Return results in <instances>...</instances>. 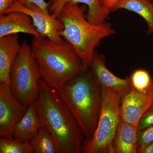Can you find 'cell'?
I'll use <instances>...</instances> for the list:
<instances>
[{
  "instance_id": "cell-1",
  "label": "cell",
  "mask_w": 153,
  "mask_h": 153,
  "mask_svg": "<svg viewBox=\"0 0 153 153\" xmlns=\"http://www.w3.org/2000/svg\"><path fill=\"white\" fill-rule=\"evenodd\" d=\"M35 102L41 123L54 139L59 153H82L85 136L57 90L40 79Z\"/></svg>"
},
{
  "instance_id": "cell-2",
  "label": "cell",
  "mask_w": 153,
  "mask_h": 153,
  "mask_svg": "<svg viewBox=\"0 0 153 153\" xmlns=\"http://www.w3.org/2000/svg\"><path fill=\"white\" fill-rule=\"evenodd\" d=\"M57 90L79 124L85 141L90 139L101 111L102 87L90 68L77 74Z\"/></svg>"
},
{
  "instance_id": "cell-3",
  "label": "cell",
  "mask_w": 153,
  "mask_h": 153,
  "mask_svg": "<svg viewBox=\"0 0 153 153\" xmlns=\"http://www.w3.org/2000/svg\"><path fill=\"white\" fill-rule=\"evenodd\" d=\"M31 47L42 80L56 90L87 69L66 41L57 44L47 38H34Z\"/></svg>"
},
{
  "instance_id": "cell-4",
  "label": "cell",
  "mask_w": 153,
  "mask_h": 153,
  "mask_svg": "<svg viewBox=\"0 0 153 153\" xmlns=\"http://www.w3.org/2000/svg\"><path fill=\"white\" fill-rule=\"evenodd\" d=\"M57 18L63 25L60 36L71 45L86 68H89L100 41L115 33L108 24L88 22L78 4H66Z\"/></svg>"
},
{
  "instance_id": "cell-5",
  "label": "cell",
  "mask_w": 153,
  "mask_h": 153,
  "mask_svg": "<svg viewBox=\"0 0 153 153\" xmlns=\"http://www.w3.org/2000/svg\"><path fill=\"white\" fill-rule=\"evenodd\" d=\"M121 98L116 91L102 87V102L97 126L90 139L85 141L84 153H115L114 143L121 121Z\"/></svg>"
},
{
  "instance_id": "cell-6",
  "label": "cell",
  "mask_w": 153,
  "mask_h": 153,
  "mask_svg": "<svg viewBox=\"0 0 153 153\" xmlns=\"http://www.w3.org/2000/svg\"><path fill=\"white\" fill-rule=\"evenodd\" d=\"M41 78L32 47L24 41L10 73V86L13 95L27 107L37 98Z\"/></svg>"
},
{
  "instance_id": "cell-7",
  "label": "cell",
  "mask_w": 153,
  "mask_h": 153,
  "mask_svg": "<svg viewBox=\"0 0 153 153\" xmlns=\"http://www.w3.org/2000/svg\"><path fill=\"white\" fill-rule=\"evenodd\" d=\"M27 107L17 100L10 84L0 83V136L13 137L15 126L27 111Z\"/></svg>"
},
{
  "instance_id": "cell-8",
  "label": "cell",
  "mask_w": 153,
  "mask_h": 153,
  "mask_svg": "<svg viewBox=\"0 0 153 153\" xmlns=\"http://www.w3.org/2000/svg\"><path fill=\"white\" fill-rule=\"evenodd\" d=\"M13 12H23L27 14L38 33L44 38L57 44L65 42L59 34V32L63 30V25L58 18L53 16L50 13H45L36 5L25 7L16 1L6 14Z\"/></svg>"
},
{
  "instance_id": "cell-9",
  "label": "cell",
  "mask_w": 153,
  "mask_h": 153,
  "mask_svg": "<svg viewBox=\"0 0 153 153\" xmlns=\"http://www.w3.org/2000/svg\"><path fill=\"white\" fill-rule=\"evenodd\" d=\"M153 102L152 84L146 92L131 90L121 99V120L137 127L141 118Z\"/></svg>"
},
{
  "instance_id": "cell-10",
  "label": "cell",
  "mask_w": 153,
  "mask_h": 153,
  "mask_svg": "<svg viewBox=\"0 0 153 153\" xmlns=\"http://www.w3.org/2000/svg\"><path fill=\"white\" fill-rule=\"evenodd\" d=\"M90 70L102 87L113 89L123 98L131 90L129 77L121 78L108 70L105 65L104 55L95 51L90 66Z\"/></svg>"
},
{
  "instance_id": "cell-11",
  "label": "cell",
  "mask_w": 153,
  "mask_h": 153,
  "mask_svg": "<svg viewBox=\"0 0 153 153\" xmlns=\"http://www.w3.org/2000/svg\"><path fill=\"white\" fill-rule=\"evenodd\" d=\"M19 33L31 35L34 38H45L38 33L27 14L13 12L0 15V38Z\"/></svg>"
},
{
  "instance_id": "cell-12",
  "label": "cell",
  "mask_w": 153,
  "mask_h": 153,
  "mask_svg": "<svg viewBox=\"0 0 153 153\" xmlns=\"http://www.w3.org/2000/svg\"><path fill=\"white\" fill-rule=\"evenodd\" d=\"M21 47L18 34L0 38V83L10 84L11 68Z\"/></svg>"
},
{
  "instance_id": "cell-13",
  "label": "cell",
  "mask_w": 153,
  "mask_h": 153,
  "mask_svg": "<svg viewBox=\"0 0 153 153\" xmlns=\"http://www.w3.org/2000/svg\"><path fill=\"white\" fill-rule=\"evenodd\" d=\"M67 3L82 4L87 6L86 19L94 25L104 23L110 13L100 0H52L49 5V13L53 16L58 18L63 7Z\"/></svg>"
},
{
  "instance_id": "cell-14",
  "label": "cell",
  "mask_w": 153,
  "mask_h": 153,
  "mask_svg": "<svg viewBox=\"0 0 153 153\" xmlns=\"http://www.w3.org/2000/svg\"><path fill=\"white\" fill-rule=\"evenodd\" d=\"M43 126L34 102L28 105L24 116L15 126L13 137L22 141H30Z\"/></svg>"
},
{
  "instance_id": "cell-15",
  "label": "cell",
  "mask_w": 153,
  "mask_h": 153,
  "mask_svg": "<svg viewBox=\"0 0 153 153\" xmlns=\"http://www.w3.org/2000/svg\"><path fill=\"white\" fill-rule=\"evenodd\" d=\"M137 127L121 120L115 137V153H137Z\"/></svg>"
},
{
  "instance_id": "cell-16",
  "label": "cell",
  "mask_w": 153,
  "mask_h": 153,
  "mask_svg": "<svg viewBox=\"0 0 153 153\" xmlns=\"http://www.w3.org/2000/svg\"><path fill=\"white\" fill-rule=\"evenodd\" d=\"M125 9L138 14L148 26L147 34L153 33V5L149 0H121L113 11Z\"/></svg>"
},
{
  "instance_id": "cell-17",
  "label": "cell",
  "mask_w": 153,
  "mask_h": 153,
  "mask_svg": "<svg viewBox=\"0 0 153 153\" xmlns=\"http://www.w3.org/2000/svg\"><path fill=\"white\" fill-rule=\"evenodd\" d=\"M30 142L33 153H59L54 139L44 126L39 129Z\"/></svg>"
},
{
  "instance_id": "cell-18",
  "label": "cell",
  "mask_w": 153,
  "mask_h": 153,
  "mask_svg": "<svg viewBox=\"0 0 153 153\" xmlns=\"http://www.w3.org/2000/svg\"><path fill=\"white\" fill-rule=\"evenodd\" d=\"M0 153H33L30 141H22L13 137L0 138Z\"/></svg>"
},
{
  "instance_id": "cell-19",
  "label": "cell",
  "mask_w": 153,
  "mask_h": 153,
  "mask_svg": "<svg viewBox=\"0 0 153 153\" xmlns=\"http://www.w3.org/2000/svg\"><path fill=\"white\" fill-rule=\"evenodd\" d=\"M128 77L131 88L140 92L147 91L152 84L153 78L149 71L145 69H137Z\"/></svg>"
},
{
  "instance_id": "cell-20",
  "label": "cell",
  "mask_w": 153,
  "mask_h": 153,
  "mask_svg": "<svg viewBox=\"0 0 153 153\" xmlns=\"http://www.w3.org/2000/svg\"><path fill=\"white\" fill-rule=\"evenodd\" d=\"M153 141V125L138 131L137 153Z\"/></svg>"
},
{
  "instance_id": "cell-21",
  "label": "cell",
  "mask_w": 153,
  "mask_h": 153,
  "mask_svg": "<svg viewBox=\"0 0 153 153\" xmlns=\"http://www.w3.org/2000/svg\"><path fill=\"white\" fill-rule=\"evenodd\" d=\"M153 125V102L149 108L141 118L138 126V131H141L145 128Z\"/></svg>"
},
{
  "instance_id": "cell-22",
  "label": "cell",
  "mask_w": 153,
  "mask_h": 153,
  "mask_svg": "<svg viewBox=\"0 0 153 153\" xmlns=\"http://www.w3.org/2000/svg\"><path fill=\"white\" fill-rule=\"evenodd\" d=\"M16 1L21 5L28 7L32 4L36 5L45 13H50L49 4L44 0H16Z\"/></svg>"
},
{
  "instance_id": "cell-23",
  "label": "cell",
  "mask_w": 153,
  "mask_h": 153,
  "mask_svg": "<svg viewBox=\"0 0 153 153\" xmlns=\"http://www.w3.org/2000/svg\"><path fill=\"white\" fill-rule=\"evenodd\" d=\"M15 1L14 0H0V15L5 14Z\"/></svg>"
},
{
  "instance_id": "cell-24",
  "label": "cell",
  "mask_w": 153,
  "mask_h": 153,
  "mask_svg": "<svg viewBox=\"0 0 153 153\" xmlns=\"http://www.w3.org/2000/svg\"><path fill=\"white\" fill-rule=\"evenodd\" d=\"M105 7L110 13L113 12L115 6L121 0H100Z\"/></svg>"
},
{
  "instance_id": "cell-25",
  "label": "cell",
  "mask_w": 153,
  "mask_h": 153,
  "mask_svg": "<svg viewBox=\"0 0 153 153\" xmlns=\"http://www.w3.org/2000/svg\"><path fill=\"white\" fill-rule=\"evenodd\" d=\"M138 153H153V141L143 148Z\"/></svg>"
},
{
  "instance_id": "cell-26",
  "label": "cell",
  "mask_w": 153,
  "mask_h": 153,
  "mask_svg": "<svg viewBox=\"0 0 153 153\" xmlns=\"http://www.w3.org/2000/svg\"><path fill=\"white\" fill-rule=\"evenodd\" d=\"M52 1V0H50V1Z\"/></svg>"
},
{
  "instance_id": "cell-27",
  "label": "cell",
  "mask_w": 153,
  "mask_h": 153,
  "mask_svg": "<svg viewBox=\"0 0 153 153\" xmlns=\"http://www.w3.org/2000/svg\"><path fill=\"white\" fill-rule=\"evenodd\" d=\"M14 1H16V0H14Z\"/></svg>"
},
{
  "instance_id": "cell-28",
  "label": "cell",
  "mask_w": 153,
  "mask_h": 153,
  "mask_svg": "<svg viewBox=\"0 0 153 153\" xmlns=\"http://www.w3.org/2000/svg\"></svg>"
}]
</instances>
